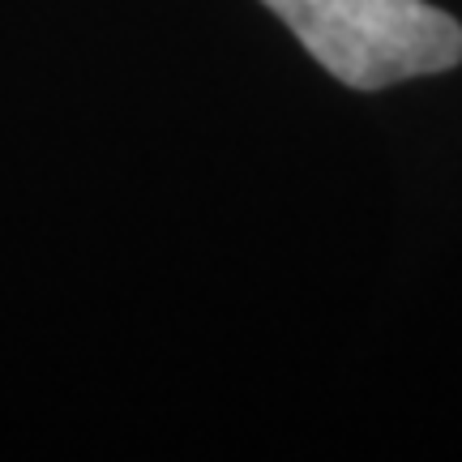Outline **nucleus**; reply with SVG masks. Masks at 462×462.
<instances>
[{"label": "nucleus", "instance_id": "nucleus-1", "mask_svg": "<svg viewBox=\"0 0 462 462\" xmlns=\"http://www.w3.org/2000/svg\"><path fill=\"white\" fill-rule=\"evenodd\" d=\"M351 90H385L462 60V26L424 0H262Z\"/></svg>", "mask_w": 462, "mask_h": 462}]
</instances>
